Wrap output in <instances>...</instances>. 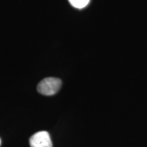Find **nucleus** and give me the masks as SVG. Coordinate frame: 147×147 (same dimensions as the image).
<instances>
[{"mask_svg": "<svg viewBox=\"0 0 147 147\" xmlns=\"http://www.w3.org/2000/svg\"><path fill=\"white\" fill-rule=\"evenodd\" d=\"M61 84V80L59 78L49 77L43 79L39 82L37 90L42 95L50 96L56 94L59 91Z\"/></svg>", "mask_w": 147, "mask_h": 147, "instance_id": "1", "label": "nucleus"}, {"mask_svg": "<svg viewBox=\"0 0 147 147\" xmlns=\"http://www.w3.org/2000/svg\"><path fill=\"white\" fill-rule=\"evenodd\" d=\"M31 147H53L50 135L47 131L37 132L29 139Z\"/></svg>", "mask_w": 147, "mask_h": 147, "instance_id": "2", "label": "nucleus"}, {"mask_svg": "<svg viewBox=\"0 0 147 147\" xmlns=\"http://www.w3.org/2000/svg\"><path fill=\"white\" fill-rule=\"evenodd\" d=\"M70 4L78 9L84 8L89 4L90 0H68Z\"/></svg>", "mask_w": 147, "mask_h": 147, "instance_id": "3", "label": "nucleus"}, {"mask_svg": "<svg viewBox=\"0 0 147 147\" xmlns=\"http://www.w3.org/2000/svg\"><path fill=\"white\" fill-rule=\"evenodd\" d=\"M0 144H1V140H0Z\"/></svg>", "mask_w": 147, "mask_h": 147, "instance_id": "4", "label": "nucleus"}]
</instances>
